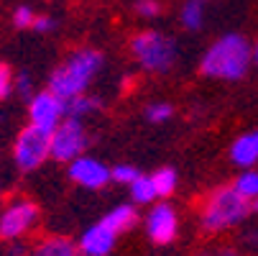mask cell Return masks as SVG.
Masks as SVG:
<instances>
[{
    "mask_svg": "<svg viewBox=\"0 0 258 256\" xmlns=\"http://www.w3.org/2000/svg\"><path fill=\"white\" fill-rule=\"evenodd\" d=\"M250 64H253V46L248 44V39L240 33H225L210 44V49L200 62V72L212 80L238 82L248 75Z\"/></svg>",
    "mask_w": 258,
    "mask_h": 256,
    "instance_id": "1",
    "label": "cell"
},
{
    "mask_svg": "<svg viewBox=\"0 0 258 256\" xmlns=\"http://www.w3.org/2000/svg\"><path fill=\"white\" fill-rule=\"evenodd\" d=\"M102 52L97 49H77L72 52L51 75H49V90L56 92L61 100H69L80 92H87L90 82L97 77V72L102 69Z\"/></svg>",
    "mask_w": 258,
    "mask_h": 256,
    "instance_id": "2",
    "label": "cell"
},
{
    "mask_svg": "<svg viewBox=\"0 0 258 256\" xmlns=\"http://www.w3.org/2000/svg\"><path fill=\"white\" fill-rule=\"evenodd\" d=\"M250 215V200L238 195L233 185H220L207 192L200 205V226L205 233H223Z\"/></svg>",
    "mask_w": 258,
    "mask_h": 256,
    "instance_id": "3",
    "label": "cell"
},
{
    "mask_svg": "<svg viewBox=\"0 0 258 256\" xmlns=\"http://www.w3.org/2000/svg\"><path fill=\"white\" fill-rule=\"evenodd\" d=\"M128 46L133 59L151 75H166L179 57L176 41L161 31H138Z\"/></svg>",
    "mask_w": 258,
    "mask_h": 256,
    "instance_id": "4",
    "label": "cell"
},
{
    "mask_svg": "<svg viewBox=\"0 0 258 256\" xmlns=\"http://www.w3.org/2000/svg\"><path fill=\"white\" fill-rule=\"evenodd\" d=\"M46 159H51V133L36 126L21 128L13 143V162L21 172H33L39 169Z\"/></svg>",
    "mask_w": 258,
    "mask_h": 256,
    "instance_id": "5",
    "label": "cell"
},
{
    "mask_svg": "<svg viewBox=\"0 0 258 256\" xmlns=\"http://www.w3.org/2000/svg\"><path fill=\"white\" fill-rule=\"evenodd\" d=\"M90 146V133L80 118H64L51 133V159L56 162H75Z\"/></svg>",
    "mask_w": 258,
    "mask_h": 256,
    "instance_id": "6",
    "label": "cell"
},
{
    "mask_svg": "<svg viewBox=\"0 0 258 256\" xmlns=\"http://www.w3.org/2000/svg\"><path fill=\"white\" fill-rule=\"evenodd\" d=\"M39 205L28 197H18L0 210V241H21L39 223Z\"/></svg>",
    "mask_w": 258,
    "mask_h": 256,
    "instance_id": "7",
    "label": "cell"
},
{
    "mask_svg": "<svg viewBox=\"0 0 258 256\" xmlns=\"http://www.w3.org/2000/svg\"><path fill=\"white\" fill-rule=\"evenodd\" d=\"M64 100L51 92L49 87L41 92H33L28 97V123L36 128H44L49 133H54V128L64 121Z\"/></svg>",
    "mask_w": 258,
    "mask_h": 256,
    "instance_id": "8",
    "label": "cell"
},
{
    "mask_svg": "<svg viewBox=\"0 0 258 256\" xmlns=\"http://www.w3.org/2000/svg\"><path fill=\"white\" fill-rule=\"evenodd\" d=\"M69 179L75 182V185L85 187V190H102L107 187L110 182H113V174H110V169L95 159V157H77L75 162H69Z\"/></svg>",
    "mask_w": 258,
    "mask_h": 256,
    "instance_id": "9",
    "label": "cell"
},
{
    "mask_svg": "<svg viewBox=\"0 0 258 256\" xmlns=\"http://www.w3.org/2000/svg\"><path fill=\"white\" fill-rule=\"evenodd\" d=\"M146 233L156 246L171 243L179 233V215L169 202H159L146 215Z\"/></svg>",
    "mask_w": 258,
    "mask_h": 256,
    "instance_id": "10",
    "label": "cell"
},
{
    "mask_svg": "<svg viewBox=\"0 0 258 256\" xmlns=\"http://www.w3.org/2000/svg\"><path fill=\"white\" fill-rule=\"evenodd\" d=\"M115 241H118V233H113V231H110V228L100 221V223L90 226V228L80 236L77 246H80V251H82L85 256H110V251L115 248Z\"/></svg>",
    "mask_w": 258,
    "mask_h": 256,
    "instance_id": "11",
    "label": "cell"
},
{
    "mask_svg": "<svg viewBox=\"0 0 258 256\" xmlns=\"http://www.w3.org/2000/svg\"><path fill=\"white\" fill-rule=\"evenodd\" d=\"M26 256H85V253L80 251V246L72 241V238L44 236L41 241L33 243V248H28Z\"/></svg>",
    "mask_w": 258,
    "mask_h": 256,
    "instance_id": "12",
    "label": "cell"
},
{
    "mask_svg": "<svg viewBox=\"0 0 258 256\" xmlns=\"http://www.w3.org/2000/svg\"><path fill=\"white\" fill-rule=\"evenodd\" d=\"M230 159H233V164H238L243 169H250L253 164H258V131H248L233 141Z\"/></svg>",
    "mask_w": 258,
    "mask_h": 256,
    "instance_id": "13",
    "label": "cell"
},
{
    "mask_svg": "<svg viewBox=\"0 0 258 256\" xmlns=\"http://www.w3.org/2000/svg\"><path fill=\"white\" fill-rule=\"evenodd\" d=\"M102 223L113 231V233H125V231H131L136 223H138V213H136V205H131V202H123V205H115L113 210H107L105 215H102Z\"/></svg>",
    "mask_w": 258,
    "mask_h": 256,
    "instance_id": "14",
    "label": "cell"
},
{
    "mask_svg": "<svg viewBox=\"0 0 258 256\" xmlns=\"http://www.w3.org/2000/svg\"><path fill=\"white\" fill-rule=\"evenodd\" d=\"M102 108V100L97 97V95H90V92H80V95H75V97H69V100H64V118H87L90 113H95V111H100Z\"/></svg>",
    "mask_w": 258,
    "mask_h": 256,
    "instance_id": "15",
    "label": "cell"
},
{
    "mask_svg": "<svg viewBox=\"0 0 258 256\" xmlns=\"http://www.w3.org/2000/svg\"><path fill=\"white\" fill-rule=\"evenodd\" d=\"M128 190H131V197L136 205H149L156 200V187H154L151 174H138L128 185Z\"/></svg>",
    "mask_w": 258,
    "mask_h": 256,
    "instance_id": "16",
    "label": "cell"
},
{
    "mask_svg": "<svg viewBox=\"0 0 258 256\" xmlns=\"http://www.w3.org/2000/svg\"><path fill=\"white\" fill-rule=\"evenodd\" d=\"M151 179H154V187H156V197H169V195L176 190V185H179V174H176L171 167L156 169V172L151 174Z\"/></svg>",
    "mask_w": 258,
    "mask_h": 256,
    "instance_id": "17",
    "label": "cell"
},
{
    "mask_svg": "<svg viewBox=\"0 0 258 256\" xmlns=\"http://www.w3.org/2000/svg\"><path fill=\"white\" fill-rule=\"evenodd\" d=\"M202 18H205V0H187L181 8V26L197 31L202 26Z\"/></svg>",
    "mask_w": 258,
    "mask_h": 256,
    "instance_id": "18",
    "label": "cell"
},
{
    "mask_svg": "<svg viewBox=\"0 0 258 256\" xmlns=\"http://www.w3.org/2000/svg\"><path fill=\"white\" fill-rule=\"evenodd\" d=\"M233 187L238 190V195H243L245 200H255L258 197V172L250 167V169H245L243 174H238L235 177V182H233Z\"/></svg>",
    "mask_w": 258,
    "mask_h": 256,
    "instance_id": "19",
    "label": "cell"
},
{
    "mask_svg": "<svg viewBox=\"0 0 258 256\" xmlns=\"http://www.w3.org/2000/svg\"><path fill=\"white\" fill-rule=\"evenodd\" d=\"M146 121L149 123H166L171 116H174V108L169 103H151V105H146V111H143Z\"/></svg>",
    "mask_w": 258,
    "mask_h": 256,
    "instance_id": "20",
    "label": "cell"
},
{
    "mask_svg": "<svg viewBox=\"0 0 258 256\" xmlns=\"http://www.w3.org/2000/svg\"><path fill=\"white\" fill-rule=\"evenodd\" d=\"M110 174H113V182H118V185H131L141 172L133 164H118V167L110 169Z\"/></svg>",
    "mask_w": 258,
    "mask_h": 256,
    "instance_id": "21",
    "label": "cell"
},
{
    "mask_svg": "<svg viewBox=\"0 0 258 256\" xmlns=\"http://www.w3.org/2000/svg\"><path fill=\"white\" fill-rule=\"evenodd\" d=\"M133 11L141 18H156V16H161V3L159 0H136Z\"/></svg>",
    "mask_w": 258,
    "mask_h": 256,
    "instance_id": "22",
    "label": "cell"
},
{
    "mask_svg": "<svg viewBox=\"0 0 258 256\" xmlns=\"http://www.w3.org/2000/svg\"><path fill=\"white\" fill-rule=\"evenodd\" d=\"M13 90H16L21 97H26V100L33 95V80H31L28 72H18V75L13 77Z\"/></svg>",
    "mask_w": 258,
    "mask_h": 256,
    "instance_id": "23",
    "label": "cell"
},
{
    "mask_svg": "<svg viewBox=\"0 0 258 256\" xmlns=\"http://www.w3.org/2000/svg\"><path fill=\"white\" fill-rule=\"evenodd\" d=\"M13 92V72L8 64L0 62V100H6Z\"/></svg>",
    "mask_w": 258,
    "mask_h": 256,
    "instance_id": "24",
    "label": "cell"
},
{
    "mask_svg": "<svg viewBox=\"0 0 258 256\" xmlns=\"http://www.w3.org/2000/svg\"><path fill=\"white\" fill-rule=\"evenodd\" d=\"M33 18H36V16H33V11H31L28 6H21V8L13 11V26L21 28V31H23V28H31V26H33Z\"/></svg>",
    "mask_w": 258,
    "mask_h": 256,
    "instance_id": "25",
    "label": "cell"
},
{
    "mask_svg": "<svg viewBox=\"0 0 258 256\" xmlns=\"http://www.w3.org/2000/svg\"><path fill=\"white\" fill-rule=\"evenodd\" d=\"M31 28H33V31H39V33H49V31L56 28V21H54L51 16H36Z\"/></svg>",
    "mask_w": 258,
    "mask_h": 256,
    "instance_id": "26",
    "label": "cell"
},
{
    "mask_svg": "<svg viewBox=\"0 0 258 256\" xmlns=\"http://www.w3.org/2000/svg\"><path fill=\"white\" fill-rule=\"evenodd\" d=\"M210 256H240L235 248H217V251H210Z\"/></svg>",
    "mask_w": 258,
    "mask_h": 256,
    "instance_id": "27",
    "label": "cell"
},
{
    "mask_svg": "<svg viewBox=\"0 0 258 256\" xmlns=\"http://www.w3.org/2000/svg\"><path fill=\"white\" fill-rule=\"evenodd\" d=\"M250 213H258V197H255V200H250Z\"/></svg>",
    "mask_w": 258,
    "mask_h": 256,
    "instance_id": "28",
    "label": "cell"
},
{
    "mask_svg": "<svg viewBox=\"0 0 258 256\" xmlns=\"http://www.w3.org/2000/svg\"><path fill=\"white\" fill-rule=\"evenodd\" d=\"M253 62H255V64H258V44H255V46H253Z\"/></svg>",
    "mask_w": 258,
    "mask_h": 256,
    "instance_id": "29",
    "label": "cell"
},
{
    "mask_svg": "<svg viewBox=\"0 0 258 256\" xmlns=\"http://www.w3.org/2000/svg\"><path fill=\"white\" fill-rule=\"evenodd\" d=\"M205 3H210V0H205Z\"/></svg>",
    "mask_w": 258,
    "mask_h": 256,
    "instance_id": "30",
    "label": "cell"
}]
</instances>
